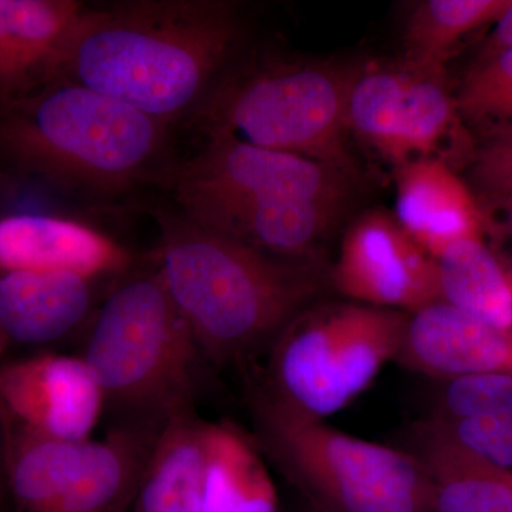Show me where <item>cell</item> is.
<instances>
[{"label": "cell", "instance_id": "1", "mask_svg": "<svg viewBox=\"0 0 512 512\" xmlns=\"http://www.w3.org/2000/svg\"><path fill=\"white\" fill-rule=\"evenodd\" d=\"M245 23L227 0L86 6L56 80L123 101L168 127L190 120L238 59Z\"/></svg>", "mask_w": 512, "mask_h": 512}, {"label": "cell", "instance_id": "2", "mask_svg": "<svg viewBox=\"0 0 512 512\" xmlns=\"http://www.w3.org/2000/svg\"><path fill=\"white\" fill-rule=\"evenodd\" d=\"M158 269L204 360L244 362L323 289L319 261H292L200 227L177 210L154 211Z\"/></svg>", "mask_w": 512, "mask_h": 512}, {"label": "cell", "instance_id": "3", "mask_svg": "<svg viewBox=\"0 0 512 512\" xmlns=\"http://www.w3.org/2000/svg\"><path fill=\"white\" fill-rule=\"evenodd\" d=\"M349 174L309 158L231 140H205L174 161L157 187L175 210L212 232L292 261H316L338 218Z\"/></svg>", "mask_w": 512, "mask_h": 512}, {"label": "cell", "instance_id": "4", "mask_svg": "<svg viewBox=\"0 0 512 512\" xmlns=\"http://www.w3.org/2000/svg\"><path fill=\"white\" fill-rule=\"evenodd\" d=\"M171 131L153 117L70 80L0 106V160L89 204L157 185L174 163Z\"/></svg>", "mask_w": 512, "mask_h": 512}, {"label": "cell", "instance_id": "5", "mask_svg": "<svg viewBox=\"0 0 512 512\" xmlns=\"http://www.w3.org/2000/svg\"><path fill=\"white\" fill-rule=\"evenodd\" d=\"M363 67L333 60L238 57L188 121L205 140L281 151L352 175L349 100Z\"/></svg>", "mask_w": 512, "mask_h": 512}, {"label": "cell", "instance_id": "6", "mask_svg": "<svg viewBox=\"0 0 512 512\" xmlns=\"http://www.w3.org/2000/svg\"><path fill=\"white\" fill-rule=\"evenodd\" d=\"M83 359L121 421H165L194 403L204 357L158 266L124 274L94 316Z\"/></svg>", "mask_w": 512, "mask_h": 512}, {"label": "cell", "instance_id": "7", "mask_svg": "<svg viewBox=\"0 0 512 512\" xmlns=\"http://www.w3.org/2000/svg\"><path fill=\"white\" fill-rule=\"evenodd\" d=\"M256 444L318 512H429V485L406 450L292 412L261 382L248 390Z\"/></svg>", "mask_w": 512, "mask_h": 512}, {"label": "cell", "instance_id": "8", "mask_svg": "<svg viewBox=\"0 0 512 512\" xmlns=\"http://www.w3.org/2000/svg\"><path fill=\"white\" fill-rule=\"evenodd\" d=\"M407 320L409 313L355 302L311 305L269 346L261 383L292 412L325 421L396 360Z\"/></svg>", "mask_w": 512, "mask_h": 512}, {"label": "cell", "instance_id": "9", "mask_svg": "<svg viewBox=\"0 0 512 512\" xmlns=\"http://www.w3.org/2000/svg\"><path fill=\"white\" fill-rule=\"evenodd\" d=\"M349 302L409 313L441 301L439 265L396 220L367 211L350 224L330 271Z\"/></svg>", "mask_w": 512, "mask_h": 512}, {"label": "cell", "instance_id": "10", "mask_svg": "<svg viewBox=\"0 0 512 512\" xmlns=\"http://www.w3.org/2000/svg\"><path fill=\"white\" fill-rule=\"evenodd\" d=\"M104 409L99 382L83 357L47 353L0 366V410L35 433L92 440Z\"/></svg>", "mask_w": 512, "mask_h": 512}, {"label": "cell", "instance_id": "11", "mask_svg": "<svg viewBox=\"0 0 512 512\" xmlns=\"http://www.w3.org/2000/svg\"><path fill=\"white\" fill-rule=\"evenodd\" d=\"M130 252L80 221L53 215L0 218V276L10 272H73L99 279L127 274Z\"/></svg>", "mask_w": 512, "mask_h": 512}, {"label": "cell", "instance_id": "12", "mask_svg": "<svg viewBox=\"0 0 512 512\" xmlns=\"http://www.w3.org/2000/svg\"><path fill=\"white\" fill-rule=\"evenodd\" d=\"M396 362L431 379L512 373V332L440 301L409 315Z\"/></svg>", "mask_w": 512, "mask_h": 512}, {"label": "cell", "instance_id": "13", "mask_svg": "<svg viewBox=\"0 0 512 512\" xmlns=\"http://www.w3.org/2000/svg\"><path fill=\"white\" fill-rule=\"evenodd\" d=\"M86 6L77 0H0V106L56 82Z\"/></svg>", "mask_w": 512, "mask_h": 512}, {"label": "cell", "instance_id": "14", "mask_svg": "<svg viewBox=\"0 0 512 512\" xmlns=\"http://www.w3.org/2000/svg\"><path fill=\"white\" fill-rule=\"evenodd\" d=\"M396 212L404 231L434 259L467 238H480V212L467 185L439 158L396 167Z\"/></svg>", "mask_w": 512, "mask_h": 512}, {"label": "cell", "instance_id": "15", "mask_svg": "<svg viewBox=\"0 0 512 512\" xmlns=\"http://www.w3.org/2000/svg\"><path fill=\"white\" fill-rule=\"evenodd\" d=\"M407 443L429 485V512H512V474L468 450L433 420L414 424Z\"/></svg>", "mask_w": 512, "mask_h": 512}, {"label": "cell", "instance_id": "16", "mask_svg": "<svg viewBox=\"0 0 512 512\" xmlns=\"http://www.w3.org/2000/svg\"><path fill=\"white\" fill-rule=\"evenodd\" d=\"M164 421H120L90 440L79 470L45 512H126Z\"/></svg>", "mask_w": 512, "mask_h": 512}, {"label": "cell", "instance_id": "17", "mask_svg": "<svg viewBox=\"0 0 512 512\" xmlns=\"http://www.w3.org/2000/svg\"><path fill=\"white\" fill-rule=\"evenodd\" d=\"M96 278L73 272H10L0 276V333L6 340L55 342L89 318Z\"/></svg>", "mask_w": 512, "mask_h": 512}, {"label": "cell", "instance_id": "18", "mask_svg": "<svg viewBox=\"0 0 512 512\" xmlns=\"http://www.w3.org/2000/svg\"><path fill=\"white\" fill-rule=\"evenodd\" d=\"M204 424L194 406L164 421L138 485L134 512H201Z\"/></svg>", "mask_w": 512, "mask_h": 512}, {"label": "cell", "instance_id": "19", "mask_svg": "<svg viewBox=\"0 0 512 512\" xmlns=\"http://www.w3.org/2000/svg\"><path fill=\"white\" fill-rule=\"evenodd\" d=\"M201 512H279L278 494L256 441L228 421L204 424Z\"/></svg>", "mask_w": 512, "mask_h": 512}, {"label": "cell", "instance_id": "20", "mask_svg": "<svg viewBox=\"0 0 512 512\" xmlns=\"http://www.w3.org/2000/svg\"><path fill=\"white\" fill-rule=\"evenodd\" d=\"M441 301L512 332V281L480 238L461 239L437 259Z\"/></svg>", "mask_w": 512, "mask_h": 512}, {"label": "cell", "instance_id": "21", "mask_svg": "<svg viewBox=\"0 0 512 512\" xmlns=\"http://www.w3.org/2000/svg\"><path fill=\"white\" fill-rule=\"evenodd\" d=\"M503 0H426L404 26V66L444 73V64L468 33L494 22L507 8Z\"/></svg>", "mask_w": 512, "mask_h": 512}, {"label": "cell", "instance_id": "22", "mask_svg": "<svg viewBox=\"0 0 512 512\" xmlns=\"http://www.w3.org/2000/svg\"><path fill=\"white\" fill-rule=\"evenodd\" d=\"M404 67L407 83L399 113L400 165L419 158L441 160L440 153L457 127L456 97L451 96L444 73Z\"/></svg>", "mask_w": 512, "mask_h": 512}, {"label": "cell", "instance_id": "23", "mask_svg": "<svg viewBox=\"0 0 512 512\" xmlns=\"http://www.w3.org/2000/svg\"><path fill=\"white\" fill-rule=\"evenodd\" d=\"M512 416V373L490 372L443 382L431 419L458 421Z\"/></svg>", "mask_w": 512, "mask_h": 512}, {"label": "cell", "instance_id": "24", "mask_svg": "<svg viewBox=\"0 0 512 512\" xmlns=\"http://www.w3.org/2000/svg\"><path fill=\"white\" fill-rule=\"evenodd\" d=\"M458 113L477 120L512 121V49L484 57L456 97Z\"/></svg>", "mask_w": 512, "mask_h": 512}, {"label": "cell", "instance_id": "25", "mask_svg": "<svg viewBox=\"0 0 512 512\" xmlns=\"http://www.w3.org/2000/svg\"><path fill=\"white\" fill-rule=\"evenodd\" d=\"M429 419L477 456L512 474V416L458 421Z\"/></svg>", "mask_w": 512, "mask_h": 512}, {"label": "cell", "instance_id": "26", "mask_svg": "<svg viewBox=\"0 0 512 512\" xmlns=\"http://www.w3.org/2000/svg\"><path fill=\"white\" fill-rule=\"evenodd\" d=\"M474 175L485 190L512 201V131L480 151Z\"/></svg>", "mask_w": 512, "mask_h": 512}, {"label": "cell", "instance_id": "27", "mask_svg": "<svg viewBox=\"0 0 512 512\" xmlns=\"http://www.w3.org/2000/svg\"><path fill=\"white\" fill-rule=\"evenodd\" d=\"M508 49H512V2H508L507 8L501 13L500 18L495 20L490 53H487L484 57Z\"/></svg>", "mask_w": 512, "mask_h": 512}, {"label": "cell", "instance_id": "28", "mask_svg": "<svg viewBox=\"0 0 512 512\" xmlns=\"http://www.w3.org/2000/svg\"><path fill=\"white\" fill-rule=\"evenodd\" d=\"M5 473L0 468V512H3V503H5Z\"/></svg>", "mask_w": 512, "mask_h": 512}, {"label": "cell", "instance_id": "29", "mask_svg": "<svg viewBox=\"0 0 512 512\" xmlns=\"http://www.w3.org/2000/svg\"><path fill=\"white\" fill-rule=\"evenodd\" d=\"M6 346V339L3 338L2 333H0V355H2L3 349H5Z\"/></svg>", "mask_w": 512, "mask_h": 512}]
</instances>
